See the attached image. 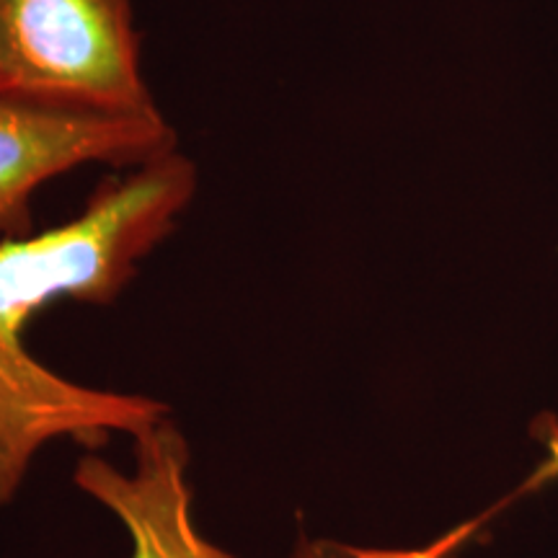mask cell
Segmentation results:
<instances>
[{
    "label": "cell",
    "mask_w": 558,
    "mask_h": 558,
    "mask_svg": "<svg viewBox=\"0 0 558 558\" xmlns=\"http://www.w3.org/2000/svg\"><path fill=\"white\" fill-rule=\"evenodd\" d=\"M135 442V463L117 469L99 452H86L73 469V484L128 530L130 558H239L209 541L192 514L190 442L163 416Z\"/></svg>",
    "instance_id": "5"
},
{
    "label": "cell",
    "mask_w": 558,
    "mask_h": 558,
    "mask_svg": "<svg viewBox=\"0 0 558 558\" xmlns=\"http://www.w3.org/2000/svg\"><path fill=\"white\" fill-rule=\"evenodd\" d=\"M169 416L143 393H114L68 380L32 352H0V507L16 499L34 458L54 439L96 448L109 435L135 437Z\"/></svg>",
    "instance_id": "4"
},
{
    "label": "cell",
    "mask_w": 558,
    "mask_h": 558,
    "mask_svg": "<svg viewBox=\"0 0 558 558\" xmlns=\"http://www.w3.org/2000/svg\"><path fill=\"white\" fill-rule=\"evenodd\" d=\"M197 190V163L173 148L104 181L73 220L0 241V349H26V324L54 300L114 303Z\"/></svg>",
    "instance_id": "1"
},
{
    "label": "cell",
    "mask_w": 558,
    "mask_h": 558,
    "mask_svg": "<svg viewBox=\"0 0 558 558\" xmlns=\"http://www.w3.org/2000/svg\"><path fill=\"white\" fill-rule=\"evenodd\" d=\"M0 94L109 114L158 109L132 0H0Z\"/></svg>",
    "instance_id": "2"
},
{
    "label": "cell",
    "mask_w": 558,
    "mask_h": 558,
    "mask_svg": "<svg viewBox=\"0 0 558 558\" xmlns=\"http://www.w3.org/2000/svg\"><path fill=\"white\" fill-rule=\"evenodd\" d=\"M177 140L160 109L109 114L0 94V233H24L45 181L90 163L137 166Z\"/></svg>",
    "instance_id": "3"
},
{
    "label": "cell",
    "mask_w": 558,
    "mask_h": 558,
    "mask_svg": "<svg viewBox=\"0 0 558 558\" xmlns=\"http://www.w3.org/2000/svg\"><path fill=\"white\" fill-rule=\"evenodd\" d=\"M290 558H333L331 550L326 543L320 541H313L308 535H300L295 541V548H292Z\"/></svg>",
    "instance_id": "6"
},
{
    "label": "cell",
    "mask_w": 558,
    "mask_h": 558,
    "mask_svg": "<svg viewBox=\"0 0 558 558\" xmlns=\"http://www.w3.org/2000/svg\"><path fill=\"white\" fill-rule=\"evenodd\" d=\"M543 476H558V429L548 435V463L543 465Z\"/></svg>",
    "instance_id": "7"
}]
</instances>
